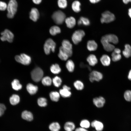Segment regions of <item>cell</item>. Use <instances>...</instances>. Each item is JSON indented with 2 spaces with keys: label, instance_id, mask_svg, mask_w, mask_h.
<instances>
[{
  "label": "cell",
  "instance_id": "obj_46",
  "mask_svg": "<svg viewBox=\"0 0 131 131\" xmlns=\"http://www.w3.org/2000/svg\"><path fill=\"white\" fill-rule=\"evenodd\" d=\"M33 3L36 4H39L41 1L42 0H32Z\"/></svg>",
  "mask_w": 131,
  "mask_h": 131
},
{
  "label": "cell",
  "instance_id": "obj_18",
  "mask_svg": "<svg viewBox=\"0 0 131 131\" xmlns=\"http://www.w3.org/2000/svg\"><path fill=\"white\" fill-rule=\"evenodd\" d=\"M26 89L29 93L32 95L35 94L38 90L37 86L34 85L33 84L29 83L26 86Z\"/></svg>",
  "mask_w": 131,
  "mask_h": 131
},
{
  "label": "cell",
  "instance_id": "obj_33",
  "mask_svg": "<svg viewBox=\"0 0 131 131\" xmlns=\"http://www.w3.org/2000/svg\"><path fill=\"white\" fill-rule=\"evenodd\" d=\"M74 86L77 90H82L84 87L82 82L79 80H76L74 82Z\"/></svg>",
  "mask_w": 131,
  "mask_h": 131
},
{
  "label": "cell",
  "instance_id": "obj_29",
  "mask_svg": "<svg viewBox=\"0 0 131 131\" xmlns=\"http://www.w3.org/2000/svg\"><path fill=\"white\" fill-rule=\"evenodd\" d=\"M61 32L60 28L58 26L55 25L52 26L50 29L49 32L50 34L53 36H55Z\"/></svg>",
  "mask_w": 131,
  "mask_h": 131
},
{
  "label": "cell",
  "instance_id": "obj_4",
  "mask_svg": "<svg viewBox=\"0 0 131 131\" xmlns=\"http://www.w3.org/2000/svg\"><path fill=\"white\" fill-rule=\"evenodd\" d=\"M52 17L54 21L56 24L61 25L65 20L66 16L62 11L59 10L54 12L52 14Z\"/></svg>",
  "mask_w": 131,
  "mask_h": 131
},
{
  "label": "cell",
  "instance_id": "obj_2",
  "mask_svg": "<svg viewBox=\"0 0 131 131\" xmlns=\"http://www.w3.org/2000/svg\"><path fill=\"white\" fill-rule=\"evenodd\" d=\"M17 7V3L16 0H10L7 5V17L9 18H12L14 16L16 13Z\"/></svg>",
  "mask_w": 131,
  "mask_h": 131
},
{
  "label": "cell",
  "instance_id": "obj_42",
  "mask_svg": "<svg viewBox=\"0 0 131 131\" xmlns=\"http://www.w3.org/2000/svg\"><path fill=\"white\" fill-rule=\"evenodd\" d=\"M7 5L4 2L0 1V10L4 11L7 9Z\"/></svg>",
  "mask_w": 131,
  "mask_h": 131
},
{
  "label": "cell",
  "instance_id": "obj_44",
  "mask_svg": "<svg viewBox=\"0 0 131 131\" xmlns=\"http://www.w3.org/2000/svg\"><path fill=\"white\" fill-rule=\"evenodd\" d=\"M75 131H88L86 129L82 127H79L76 128Z\"/></svg>",
  "mask_w": 131,
  "mask_h": 131
},
{
  "label": "cell",
  "instance_id": "obj_36",
  "mask_svg": "<svg viewBox=\"0 0 131 131\" xmlns=\"http://www.w3.org/2000/svg\"><path fill=\"white\" fill-rule=\"evenodd\" d=\"M52 82L55 87H58L61 84L62 80L60 77L56 76L53 79Z\"/></svg>",
  "mask_w": 131,
  "mask_h": 131
},
{
  "label": "cell",
  "instance_id": "obj_32",
  "mask_svg": "<svg viewBox=\"0 0 131 131\" xmlns=\"http://www.w3.org/2000/svg\"><path fill=\"white\" fill-rule=\"evenodd\" d=\"M49 127L51 131H59L60 128L59 124L57 122L52 123L49 125Z\"/></svg>",
  "mask_w": 131,
  "mask_h": 131
},
{
  "label": "cell",
  "instance_id": "obj_25",
  "mask_svg": "<svg viewBox=\"0 0 131 131\" xmlns=\"http://www.w3.org/2000/svg\"><path fill=\"white\" fill-rule=\"evenodd\" d=\"M20 98L19 96L15 94L13 95L10 98L9 101L12 105H15L18 104L19 102Z\"/></svg>",
  "mask_w": 131,
  "mask_h": 131
},
{
  "label": "cell",
  "instance_id": "obj_51",
  "mask_svg": "<svg viewBox=\"0 0 131 131\" xmlns=\"http://www.w3.org/2000/svg\"><path fill=\"white\" fill-rule=\"evenodd\" d=\"M90 2L94 4L96 3V0H89Z\"/></svg>",
  "mask_w": 131,
  "mask_h": 131
},
{
  "label": "cell",
  "instance_id": "obj_16",
  "mask_svg": "<svg viewBox=\"0 0 131 131\" xmlns=\"http://www.w3.org/2000/svg\"><path fill=\"white\" fill-rule=\"evenodd\" d=\"M86 60L89 65L91 66H95L98 62L96 56L93 54L89 55L87 58Z\"/></svg>",
  "mask_w": 131,
  "mask_h": 131
},
{
  "label": "cell",
  "instance_id": "obj_26",
  "mask_svg": "<svg viewBox=\"0 0 131 131\" xmlns=\"http://www.w3.org/2000/svg\"><path fill=\"white\" fill-rule=\"evenodd\" d=\"M64 127L66 131H73L75 129V126L73 122H68L65 123Z\"/></svg>",
  "mask_w": 131,
  "mask_h": 131
},
{
  "label": "cell",
  "instance_id": "obj_12",
  "mask_svg": "<svg viewBox=\"0 0 131 131\" xmlns=\"http://www.w3.org/2000/svg\"><path fill=\"white\" fill-rule=\"evenodd\" d=\"M94 105L98 108L102 107L103 106L105 102V98L102 96L96 97L93 100Z\"/></svg>",
  "mask_w": 131,
  "mask_h": 131
},
{
  "label": "cell",
  "instance_id": "obj_3",
  "mask_svg": "<svg viewBox=\"0 0 131 131\" xmlns=\"http://www.w3.org/2000/svg\"><path fill=\"white\" fill-rule=\"evenodd\" d=\"M56 43L51 38H49L45 41L44 45V50L46 54L49 55L51 51L55 52L56 47Z\"/></svg>",
  "mask_w": 131,
  "mask_h": 131
},
{
  "label": "cell",
  "instance_id": "obj_40",
  "mask_svg": "<svg viewBox=\"0 0 131 131\" xmlns=\"http://www.w3.org/2000/svg\"><path fill=\"white\" fill-rule=\"evenodd\" d=\"M57 4L59 8H65L67 6V2L66 0H58Z\"/></svg>",
  "mask_w": 131,
  "mask_h": 131
},
{
  "label": "cell",
  "instance_id": "obj_47",
  "mask_svg": "<svg viewBox=\"0 0 131 131\" xmlns=\"http://www.w3.org/2000/svg\"><path fill=\"white\" fill-rule=\"evenodd\" d=\"M63 88L67 89V90H70L71 89V88L66 85H64L63 86Z\"/></svg>",
  "mask_w": 131,
  "mask_h": 131
},
{
  "label": "cell",
  "instance_id": "obj_52",
  "mask_svg": "<svg viewBox=\"0 0 131 131\" xmlns=\"http://www.w3.org/2000/svg\"><path fill=\"white\" fill-rule=\"evenodd\" d=\"M100 0H96V3H97L100 1Z\"/></svg>",
  "mask_w": 131,
  "mask_h": 131
},
{
  "label": "cell",
  "instance_id": "obj_24",
  "mask_svg": "<svg viewBox=\"0 0 131 131\" xmlns=\"http://www.w3.org/2000/svg\"><path fill=\"white\" fill-rule=\"evenodd\" d=\"M77 24L79 25H83L85 26H88L90 24V21L88 18L82 16L80 17L78 20Z\"/></svg>",
  "mask_w": 131,
  "mask_h": 131
},
{
  "label": "cell",
  "instance_id": "obj_10",
  "mask_svg": "<svg viewBox=\"0 0 131 131\" xmlns=\"http://www.w3.org/2000/svg\"><path fill=\"white\" fill-rule=\"evenodd\" d=\"M0 37L1 40L2 41H7L9 42H12L13 40L14 35L13 33L8 29H6L2 32Z\"/></svg>",
  "mask_w": 131,
  "mask_h": 131
},
{
  "label": "cell",
  "instance_id": "obj_8",
  "mask_svg": "<svg viewBox=\"0 0 131 131\" xmlns=\"http://www.w3.org/2000/svg\"><path fill=\"white\" fill-rule=\"evenodd\" d=\"M85 34L84 32L82 30H79L75 31L72 36V40L74 44L77 45L81 41Z\"/></svg>",
  "mask_w": 131,
  "mask_h": 131
},
{
  "label": "cell",
  "instance_id": "obj_21",
  "mask_svg": "<svg viewBox=\"0 0 131 131\" xmlns=\"http://www.w3.org/2000/svg\"><path fill=\"white\" fill-rule=\"evenodd\" d=\"M81 4L78 0L74 1L72 4V8L74 12L78 13L81 10L80 6Z\"/></svg>",
  "mask_w": 131,
  "mask_h": 131
},
{
  "label": "cell",
  "instance_id": "obj_23",
  "mask_svg": "<svg viewBox=\"0 0 131 131\" xmlns=\"http://www.w3.org/2000/svg\"><path fill=\"white\" fill-rule=\"evenodd\" d=\"M66 67L68 71L70 72H72L74 71L75 65L73 61L71 59L68 60L66 65Z\"/></svg>",
  "mask_w": 131,
  "mask_h": 131
},
{
  "label": "cell",
  "instance_id": "obj_15",
  "mask_svg": "<svg viewBox=\"0 0 131 131\" xmlns=\"http://www.w3.org/2000/svg\"><path fill=\"white\" fill-rule=\"evenodd\" d=\"M65 22L67 26L70 28H73L76 25L75 19L73 17L70 16L66 18Z\"/></svg>",
  "mask_w": 131,
  "mask_h": 131
},
{
  "label": "cell",
  "instance_id": "obj_13",
  "mask_svg": "<svg viewBox=\"0 0 131 131\" xmlns=\"http://www.w3.org/2000/svg\"><path fill=\"white\" fill-rule=\"evenodd\" d=\"M39 17V13L38 10L36 8H32L29 13V17L34 22L36 21Z\"/></svg>",
  "mask_w": 131,
  "mask_h": 131
},
{
  "label": "cell",
  "instance_id": "obj_38",
  "mask_svg": "<svg viewBox=\"0 0 131 131\" xmlns=\"http://www.w3.org/2000/svg\"><path fill=\"white\" fill-rule=\"evenodd\" d=\"M47 101L46 99L44 98H39L37 100L38 105L41 107H45L47 105Z\"/></svg>",
  "mask_w": 131,
  "mask_h": 131
},
{
  "label": "cell",
  "instance_id": "obj_20",
  "mask_svg": "<svg viewBox=\"0 0 131 131\" xmlns=\"http://www.w3.org/2000/svg\"><path fill=\"white\" fill-rule=\"evenodd\" d=\"M21 116L23 119L28 121H31L33 117L32 113L26 110L23 111L22 113Z\"/></svg>",
  "mask_w": 131,
  "mask_h": 131
},
{
  "label": "cell",
  "instance_id": "obj_35",
  "mask_svg": "<svg viewBox=\"0 0 131 131\" xmlns=\"http://www.w3.org/2000/svg\"><path fill=\"white\" fill-rule=\"evenodd\" d=\"M41 81L43 84L45 86H50L52 82L51 78L49 76H46L43 78Z\"/></svg>",
  "mask_w": 131,
  "mask_h": 131
},
{
  "label": "cell",
  "instance_id": "obj_5",
  "mask_svg": "<svg viewBox=\"0 0 131 131\" xmlns=\"http://www.w3.org/2000/svg\"><path fill=\"white\" fill-rule=\"evenodd\" d=\"M15 59L17 62L25 65H29L31 61L30 57L25 53L16 55L15 57Z\"/></svg>",
  "mask_w": 131,
  "mask_h": 131
},
{
  "label": "cell",
  "instance_id": "obj_28",
  "mask_svg": "<svg viewBox=\"0 0 131 131\" xmlns=\"http://www.w3.org/2000/svg\"><path fill=\"white\" fill-rule=\"evenodd\" d=\"M59 93L64 98H69L71 96L72 94L70 90L63 88L59 90Z\"/></svg>",
  "mask_w": 131,
  "mask_h": 131
},
{
  "label": "cell",
  "instance_id": "obj_19",
  "mask_svg": "<svg viewBox=\"0 0 131 131\" xmlns=\"http://www.w3.org/2000/svg\"><path fill=\"white\" fill-rule=\"evenodd\" d=\"M100 60L102 64L104 66H107L110 65L111 59L108 55H103L100 57Z\"/></svg>",
  "mask_w": 131,
  "mask_h": 131
},
{
  "label": "cell",
  "instance_id": "obj_1",
  "mask_svg": "<svg viewBox=\"0 0 131 131\" xmlns=\"http://www.w3.org/2000/svg\"><path fill=\"white\" fill-rule=\"evenodd\" d=\"M101 42L104 49L108 52L113 51L115 49L114 45L111 44H116L118 42L117 37L113 34H108L103 36Z\"/></svg>",
  "mask_w": 131,
  "mask_h": 131
},
{
  "label": "cell",
  "instance_id": "obj_50",
  "mask_svg": "<svg viewBox=\"0 0 131 131\" xmlns=\"http://www.w3.org/2000/svg\"><path fill=\"white\" fill-rule=\"evenodd\" d=\"M128 13L129 16L131 18V8L129 9Z\"/></svg>",
  "mask_w": 131,
  "mask_h": 131
},
{
  "label": "cell",
  "instance_id": "obj_27",
  "mask_svg": "<svg viewBox=\"0 0 131 131\" xmlns=\"http://www.w3.org/2000/svg\"><path fill=\"white\" fill-rule=\"evenodd\" d=\"M12 88L14 90H20L22 88V86L19 82L18 80L15 79L11 83Z\"/></svg>",
  "mask_w": 131,
  "mask_h": 131
},
{
  "label": "cell",
  "instance_id": "obj_43",
  "mask_svg": "<svg viewBox=\"0 0 131 131\" xmlns=\"http://www.w3.org/2000/svg\"><path fill=\"white\" fill-rule=\"evenodd\" d=\"M6 108V106L4 104L0 103V116L3 114Z\"/></svg>",
  "mask_w": 131,
  "mask_h": 131
},
{
  "label": "cell",
  "instance_id": "obj_49",
  "mask_svg": "<svg viewBox=\"0 0 131 131\" xmlns=\"http://www.w3.org/2000/svg\"><path fill=\"white\" fill-rule=\"evenodd\" d=\"M123 1L125 4H127L129 2H131V0H123Z\"/></svg>",
  "mask_w": 131,
  "mask_h": 131
},
{
  "label": "cell",
  "instance_id": "obj_17",
  "mask_svg": "<svg viewBox=\"0 0 131 131\" xmlns=\"http://www.w3.org/2000/svg\"><path fill=\"white\" fill-rule=\"evenodd\" d=\"M87 48L90 51H93L96 50L98 48V45L94 40L89 41L87 43Z\"/></svg>",
  "mask_w": 131,
  "mask_h": 131
},
{
  "label": "cell",
  "instance_id": "obj_7",
  "mask_svg": "<svg viewBox=\"0 0 131 131\" xmlns=\"http://www.w3.org/2000/svg\"><path fill=\"white\" fill-rule=\"evenodd\" d=\"M72 54V50H68L65 49L61 46L59 48L58 56L61 60L66 61L69 57H71Z\"/></svg>",
  "mask_w": 131,
  "mask_h": 131
},
{
  "label": "cell",
  "instance_id": "obj_37",
  "mask_svg": "<svg viewBox=\"0 0 131 131\" xmlns=\"http://www.w3.org/2000/svg\"><path fill=\"white\" fill-rule=\"evenodd\" d=\"M90 124L89 121L86 119H83L81 121L80 123V125L82 128L85 129L89 128Z\"/></svg>",
  "mask_w": 131,
  "mask_h": 131
},
{
  "label": "cell",
  "instance_id": "obj_22",
  "mask_svg": "<svg viewBox=\"0 0 131 131\" xmlns=\"http://www.w3.org/2000/svg\"><path fill=\"white\" fill-rule=\"evenodd\" d=\"M123 54L126 57L128 58L131 56V46L128 44L125 46V49L123 51Z\"/></svg>",
  "mask_w": 131,
  "mask_h": 131
},
{
  "label": "cell",
  "instance_id": "obj_6",
  "mask_svg": "<svg viewBox=\"0 0 131 131\" xmlns=\"http://www.w3.org/2000/svg\"><path fill=\"white\" fill-rule=\"evenodd\" d=\"M115 19V16L113 13L108 11H106L102 13L100 21L102 23H108L113 21Z\"/></svg>",
  "mask_w": 131,
  "mask_h": 131
},
{
  "label": "cell",
  "instance_id": "obj_41",
  "mask_svg": "<svg viewBox=\"0 0 131 131\" xmlns=\"http://www.w3.org/2000/svg\"><path fill=\"white\" fill-rule=\"evenodd\" d=\"M124 97L125 99L128 101H131V90H126L124 94Z\"/></svg>",
  "mask_w": 131,
  "mask_h": 131
},
{
  "label": "cell",
  "instance_id": "obj_31",
  "mask_svg": "<svg viewBox=\"0 0 131 131\" xmlns=\"http://www.w3.org/2000/svg\"><path fill=\"white\" fill-rule=\"evenodd\" d=\"M51 72L54 74H57L61 71V68L59 65L57 64L52 65L50 67Z\"/></svg>",
  "mask_w": 131,
  "mask_h": 131
},
{
  "label": "cell",
  "instance_id": "obj_34",
  "mask_svg": "<svg viewBox=\"0 0 131 131\" xmlns=\"http://www.w3.org/2000/svg\"><path fill=\"white\" fill-rule=\"evenodd\" d=\"M62 46L65 49L72 50V45L70 41L67 40H64L62 43Z\"/></svg>",
  "mask_w": 131,
  "mask_h": 131
},
{
  "label": "cell",
  "instance_id": "obj_48",
  "mask_svg": "<svg viewBox=\"0 0 131 131\" xmlns=\"http://www.w3.org/2000/svg\"><path fill=\"white\" fill-rule=\"evenodd\" d=\"M128 78L129 80L131 81V70L129 72L128 76Z\"/></svg>",
  "mask_w": 131,
  "mask_h": 131
},
{
  "label": "cell",
  "instance_id": "obj_39",
  "mask_svg": "<svg viewBox=\"0 0 131 131\" xmlns=\"http://www.w3.org/2000/svg\"><path fill=\"white\" fill-rule=\"evenodd\" d=\"M111 56L112 60L114 62L119 60L121 58V56L120 54L116 53L114 51L112 53Z\"/></svg>",
  "mask_w": 131,
  "mask_h": 131
},
{
  "label": "cell",
  "instance_id": "obj_11",
  "mask_svg": "<svg viewBox=\"0 0 131 131\" xmlns=\"http://www.w3.org/2000/svg\"><path fill=\"white\" fill-rule=\"evenodd\" d=\"M103 77V74L95 70L91 72L89 75V80L91 82L95 81H99L102 79Z\"/></svg>",
  "mask_w": 131,
  "mask_h": 131
},
{
  "label": "cell",
  "instance_id": "obj_9",
  "mask_svg": "<svg viewBox=\"0 0 131 131\" xmlns=\"http://www.w3.org/2000/svg\"><path fill=\"white\" fill-rule=\"evenodd\" d=\"M43 73L42 70L39 67H36L33 69L31 73V77L34 82H38L42 78Z\"/></svg>",
  "mask_w": 131,
  "mask_h": 131
},
{
  "label": "cell",
  "instance_id": "obj_30",
  "mask_svg": "<svg viewBox=\"0 0 131 131\" xmlns=\"http://www.w3.org/2000/svg\"><path fill=\"white\" fill-rule=\"evenodd\" d=\"M49 96L51 100L53 101L57 102L60 97V94L57 91H52L49 94Z\"/></svg>",
  "mask_w": 131,
  "mask_h": 131
},
{
  "label": "cell",
  "instance_id": "obj_45",
  "mask_svg": "<svg viewBox=\"0 0 131 131\" xmlns=\"http://www.w3.org/2000/svg\"><path fill=\"white\" fill-rule=\"evenodd\" d=\"M113 51L115 53L118 54H120L121 52L120 50L117 48H115Z\"/></svg>",
  "mask_w": 131,
  "mask_h": 131
},
{
  "label": "cell",
  "instance_id": "obj_53",
  "mask_svg": "<svg viewBox=\"0 0 131 131\" xmlns=\"http://www.w3.org/2000/svg\"></svg>",
  "mask_w": 131,
  "mask_h": 131
},
{
  "label": "cell",
  "instance_id": "obj_14",
  "mask_svg": "<svg viewBox=\"0 0 131 131\" xmlns=\"http://www.w3.org/2000/svg\"><path fill=\"white\" fill-rule=\"evenodd\" d=\"M90 125L91 127L94 128L97 131H102L103 129V124L99 121L94 120L91 122Z\"/></svg>",
  "mask_w": 131,
  "mask_h": 131
}]
</instances>
